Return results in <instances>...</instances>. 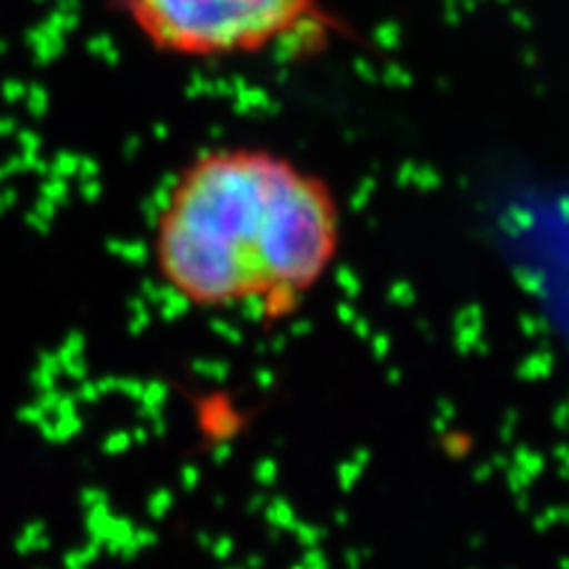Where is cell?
Wrapping results in <instances>:
<instances>
[{
  "instance_id": "obj_1",
  "label": "cell",
  "mask_w": 569,
  "mask_h": 569,
  "mask_svg": "<svg viewBox=\"0 0 569 569\" xmlns=\"http://www.w3.org/2000/svg\"><path fill=\"white\" fill-rule=\"evenodd\" d=\"M343 203L327 177L264 146H213L156 206L151 264L174 301L280 325L336 272Z\"/></svg>"
},
{
  "instance_id": "obj_2",
  "label": "cell",
  "mask_w": 569,
  "mask_h": 569,
  "mask_svg": "<svg viewBox=\"0 0 569 569\" xmlns=\"http://www.w3.org/2000/svg\"><path fill=\"white\" fill-rule=\"evenodd\" d=\"M148 48L182 61L256 59L330 40L325 0H117Z\"/></svg>"
}]
</instances>
